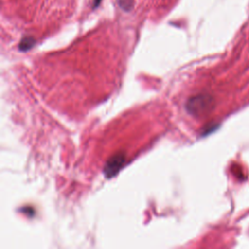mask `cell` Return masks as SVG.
Segmentation results:
<instances>
[{"label":"cell","mask_w":249,"mask_h":249,"mask_svg":"<svg viewBox=\"0 0 249 249\" xmlns=\"http://www.w3.org/2000/svg\"><path fill=\"white\" fill-rule=\"evenodd\" d=\"M213 103L214 100L209 94H197L187 101L186 109L191 115L198 117L208 113L213 108Z\"/></svg>","instance_id":"cell-1"},{"label":"cell","mask_w":249,"mask_h":249,"mask_svg":"<svg viewBox=\"0 0 249 249\" xmlns=\"http://www.w3.org/2000/svg\"><path fill=\"white\" fill-rule=\"evenodd\" d=\"M125 162V155L123 153L116 154L112 156L105 163L103 168V173L107 178L115 176L119 170L124 166Z\"/></svg>","instance_id":"cell-2"},{"label":"cell","mask_w":249,"mask_h":249,"mask_svg":"<svg viewBox=\"0 0 249 249\" xmlns=\"http://www.w3.org/2000/svg\"><path fill=\"white\" fill-rule=\"evenodd\" d=\"M34 44H35V41H34L33 38H31V37H25V38H23V39L20 41V43H19V45H18V49H19L20 51H22V52H26V51H28L29 49H31Z\"/></svg>","instance_id":"cell-3"},{"label":"cell","mask_w":249,"mask_h":249,"mask_svg":"<svg viewBox=\"0 0 249 249\" xmlns=\"http://www.w3.org/2000/svg\"><path fill=\"white\" fill-rule=\"evenodd\" d=\"M120 2V5L124 8V9H127L126 5H128L129 7H131V0H119Z\"/></svg>","instance_id":"cell-4"},{"label":"cell","mask_w":249,"mask_h":249,"mask_svg":"<svg viewBox=\"0 0 249 249\" xmlns=\"http://www.w3.org/2000/svg\"><path fill=\"white\" fill-rule=\"evenodd\" d=\"M101 2V0H93V7H97L99 5V3Z\"/></svg>","instance_id":"cell-5"}]
</instances>
